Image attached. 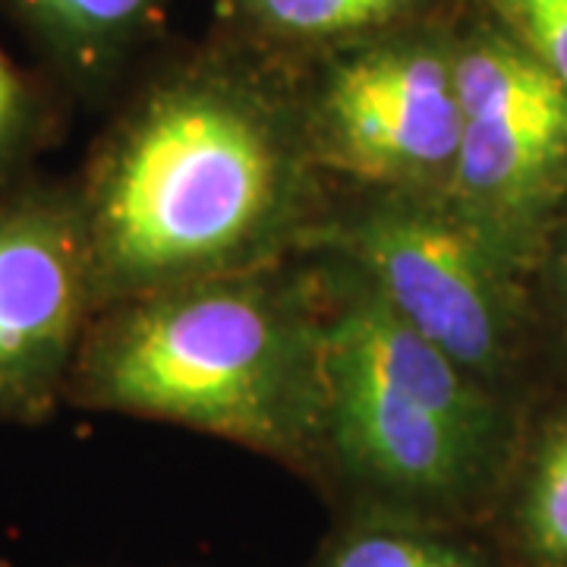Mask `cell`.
<instances>
[{
  "label": "cell",
  "instance_id": "obj_13",
  "mask_svg": "<svg viewBox=\"0 0 567 567\" xmlns=\"http://www.w3.org/2000/svg\"><path fill=\"white\" fill-rule=\"evenodd\" d=\"M480 7L567 85V0H466Z\"/></svg>",
  "mask_w": 567,
  "mask_h": 567
},
{
  "label": "cell",
  "instance_id": "obj_10",
  "mask_svg": "<svg viewBox=\"0 0 567 567\" xmlns=\"http://www.w3.org/2000/svg\"><path fill=\"white\" fill-rule=\"evenodd\" d=\"M461 0H218L224 39L287 63H306L341 44L445 17Z\"/></svg>",
  "mask_w": 567,
  "mask_h": 567
},
{
  "label": "cell",
  "instance_id": "obj_4",
  "mask_svg": "<svg viewBox=\"0 0 567 567\" xmlns=\"http://www.w3.org/2000/svg\"><path fill=\"white\" fill-rule=\"evenodd\" d=\"M309 252L353 265L416 334L507 401L533 406L555 382L533 278L447 196L331 183Z\"/></svg>",
  "mask_w": 567,
  "mask_h": 567
},
{
  "label": "cell",
  "instance_id": "obj_12",
  "mask_svg": "<svg viewBox=\"0 0 567 567\" xmlns=\"http://www.w3.org/2000/svg\"><path fill=\"white\" fill-rule=\"evenodd\" d=\"M66 99L48 76L22 70L0 51V189L35 174L61 142Z\"/></svg>",
  "mask_w": 567,
  "mask_h": 567
},
{
  "label": "cell",
  "instance_id": "obj_8",
  "mask_svg": "<svg viewBox=\"0 0 567 567\" xmlns=\"http://www.w3.org/2000/svg\"><path fill=\"white\" fill-rule=\"evenodd\" d=\"M171 0H3L66 102L104 104Z\"/></svg>",
  "mask_w": 567,
  "mask_h": 567
},
{
  "label": "cell",
  "instance_id": "obj_2",
  "mask_svg": "<svg viewBox=\"0 0 567 567\" xmlns=\"http://www.w3.org/2000/svg\"><path fill=\"white\" fill-rule=\"evenodd\" d=\"M66 406L181 425L309 480L322 413V287L312 256L104 306Z\"/></svg>",
  "mask_w": 567,
  "mask_h": 567
},
{
  "label": "cell",
  "instance_id": "obj_3",
  "mask_svg": "<svg viewBox=\"0 0 567 567\" xmlns=\"http://www.w3.org/2000/svg\"><path fill=\"white\" fill-rule=\"evenodd\" d=\"M322 287V413L309 483L344 511L486 529L529 406L476 382L344 259L309 252Z\"/></svg>",
  "mask_w": 567,
  "mask_h": 567
},
{
  "label": "cell",
  "instance_id": "obj_11",
  "mask_svg": "<svg viewBox=\"0 0 567 567\" xmlns=\"http://www.w3.org/2000/svg\"><path fill=\"white\" fill-rule=\"evenodd\" d=\"M312 567H502L480 529L439 527L394 514L344 511Z\"/></svg>",
  "mask_w": 567,
  "mask_h": 567
},
{
  "label": "cell",
  "instance_id": "obj_9",
  "mask_svg": "<svg viewBox=\"0 0 567 567\" xmlns=\"http://www.w3.org/2000/svg\"><path fill=\"white\" fill-rule=\"evenodd\" d=\"M483 533L502 567H567V375L529 406L505 492Z\"/></svg>",
  "mask_w": 567,
  "mask_h": 567
},
{
  "label": "cell",
  "instance_id": "obj_7",
  "mask_svg": "<svg viewBox=\"0 0 567 567\" xmlns=\"http://www.w3.org/2000/svg\"><path fill=\"white\" fill-rule=\"evenodd\" d=\"M95 316L92 256L73 177L0 189V423L44 425Z\"/></svg>",
  "mask_w": 567,
  "mask_h": 567
},
{
  "label": "cell",
  "instance_id": "obj_5",
  "mask_svg": "<svg viewBox=\"0 0 567 567\" xmlns=\"http://www.w3.org/2000/svg\"><path fill=\"white\" fill-rule=\"evenodd\" d=\"M457 10L297 63L306 136L328 181L451 193L461 148Z\"/></svg>",
  "mask_w": 567,
  "mask_h": 567
},
{
  "label": "cell",
  "instance_id": "obj_1",
  "mask_svg": "<svg viewBox=\"0 0 567 567\" xmlns=\"http://www.w3.org/2000/svg\"><path fill=\"white\" fill-rule=\"evenodd\" d=\"M70 177L95 312L300 259L331 203L297 63L224 35L142 80Z\"/></svg>",
  "mask_w": 567,
  "mask_h": 567
},
{
  "label": "cell",
  "instance_id": "obj_14",
  "mask_svg": "<svg viewBox=\"0 0 567 567\" xmlns=\"http://www.w3.org/2000/svg\"><path fill=\"white\" fill-rule=\"evenodd\" d=\"M533 293L546 331L555 379L567 375V203L548 230L533 268Z\"/></svg>",
  "mask_w": 567,
  "mask_h": 567
},
{
  "label": "cell",
  "instance_id": "obj_6",
  "mask_svg": "<svg viewBox=\"0 0 567 567\" xmlns=\"http://www.w3.org/2000/svg\"><path fill=\"white\" fill-rule=\"evenodd\" d=\"M454 51L461 148L447 199L533 278L567 203V85L466 0Z\"/></svg>",
  "mask_w": 567,
  "mask_h": 567
}]
</instances>
